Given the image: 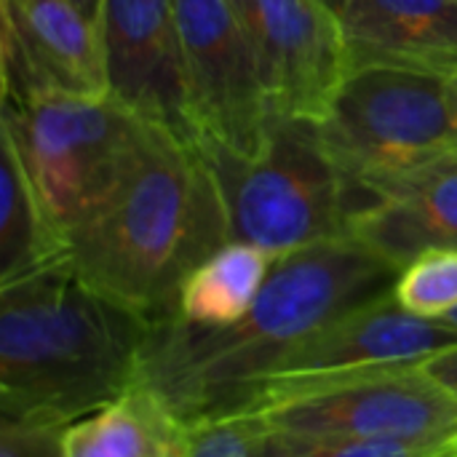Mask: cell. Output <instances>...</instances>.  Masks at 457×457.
Segmentation results:
<instances>
[{
	"instance_id": "2e32d148",
	"label": "cell",
	"mask_w": 457,
	"mask_h": 457,
	"mask_svg": "<svg viewBox=\"0 0 457 457\" xmlns=\"http://www.w3.org/2000/svg\"><path fill=\"white\" fill-rule=\"evenodd\" d=\"M0 287L67 260V238L48 217L13 145L0 134Z\"/></svg>"
},
{
	"instance_id": "7402d4cb",
	"label": "cell",
	"mask_w": 457,
	"mask_h": 457,
	"mask_svg": "<svg viewBox=\"0 0 457 457\" xmlns=\"http://www.w3.org/2000/svg\"><path fill=\"white\" fill-rule=\"evenodd\" d=\"M420 367L457 399V345L447 348V351H439L436 356L426 359Z\"/></svg>"
},
{
	"instance_id": "5b68a950",
	"label": "cell",
	"mask_w": 457,
	"mask_h": 457,
	"mask_svg": "<svg viewBox=\"0 0 457 457\" xmlns=\"http://www.w3.org/2000/svg\"><path fill=\"white\" fill-rule=\"evenodd\" d=\"M316 123L353 217L388 185L455 153L450 80L431 72L353 67Z\"/></svg>"
},
{
	"instance_id": "d4e9b609",
	"label": "cell",
	"mask_w": 457,
	"mask_h": 457,
	"mask_svg": "<svg viewBox=\"0 0 457 457\" xmlns=\"http://www.w3.org/2000/svg\"><path fill=\"white\" fill-rule=\"evenodd\" d=\"M75 5L94 21L96 19V11H99V0H75Z\"/></svg>"
},
{
	"instance_id": "484cf974",
	"label": "cell",
	"mask_w": 457,
	"mask_h": 457,
	"mask_svg": "<svg viewBox=\"0 0 457 457\" xmlns=\"http://www.w3.org/2000/svg\"><path fill=\"white\" fill-rule=\"evenodd\" d=\"M445 321H447L450 327H455V329H457V311H455V313H450V316H447Z\"/></svg>"
},
{
	"instance_id": "cb8c5ba5",
	"label": "cell",
	"mask_w": 457,
	"mask_h": 457,
	"mask_svg": "<svg viewBox=\"0 0 457 457\" xmlns=\"http://www.w3.org/2000/svg\"><path fill=\"white\" fill-rule=\"evenodd\" d=\"M319 3H321L324 8H329L335 16H340V19H343V13H345V8H348V3H351V0H319Z\"/></svg>"
},
{
	"instance_id": "30bf717a",
	"label": "cell",
	"mask_w": 457,
	"mask_h": 457,
	"mask_svg": "<svg viewBox=\"0 0 457 457\" xmlns=\"http://www.w3.org/2000/svg\"><path fill=\"white\" fill-rule=\"evenodd\" d=\"M278 115L319 120L351 72L343 21L319 0H230Z\"/></svg>"
},
{
	"instance_id": "e0dca14e",
	"label": "cell",
	"mask_w": 457,
	"mask_h": 457,
	"mask_svg": "<svg viewBox=\"0 0 457 457\" xmlns=\"http://www.w3.org/2000/svg\"><path fill=\"white\" fill-rule=\"evenodd\" d=\"M273 260L252 244L228 241L182 284L177 319L190 327H228L238 321L265 287Z\"/></svg>"
},
{
	"instance_id": "52a82bcc",
	"label": "cell",
	"mask_w": 457,
	"mask_h": 457,
	"mask_svg": "<svg viewBox=\"0 0 457 457\" xmlns=\"http://www.w3.org/2000/svg\"><path fill=\"white\" fill-rule=\"evenodd\" d=\"M233 412L257 428L375 442H453L457 399L420 364L254 388Z\"/></svg>"
},
{
	"instance_id": "4fadbf2b",
	"label": "cell",
	"mask_w": 457,
	"mask_h": 457,
	"mask_svg": "<svg viewBox=\"0 0 457 457\" xmlns=\"http://www.w3.org/2000/svg\"><path fill=\"white\" fill-rule=\"evenodd\" d=\"M340 21L351 70L457 72V0H351Z\"/></svg>"
},
{
	"instance_id": "7a4b0ae2",
	"label": "cell",
	"mask_w": 457,
	"mask_h": 457,
	"mask_svg": "<svg viewBox=\"0 0 457 457\" xmlns=\"http://www.w3.org/2000/svg\"><path fill=\"white\" fill-rule=\"evenodd\" d=\"M230 241L220 187L198 142L145 123L110 198L67 236V265L107 300L153 324L177 313L187 276Z\"/></svg>"
},
{
	"instance_id": "9c48e42d",
	"label": "cell",
	"mask_w": 457,
	"mask_h": 457,
	"mask_svg": "<svg viewBox=\"0 0 457 457\" xmlns=\"http://www.w3.org/2000/svg\"><path fill=\"white\" fill-rule=\"evenodd\" d=\"M94 24L107 96L139 120L195 145L177 0H99Z\"/></svg>"
},
{
	"instance_id": "3957f363",
	"label": "cell",
	"mask_w": 457,
	"mask_h": 457,
	"mask_svg": "<svg viewBox=\"0 0 457 457\" xmlns=\"http://www.w3.org/2000/svg\"><path fill=\"white\" fill-rule=\"evenodd\" d=\"M153 321L67 262L0 287V418L67 428L139 383Z\"/></svg>"
},
{
	"instance_id": "5bb4252c",
	"label": "cell",
	"mask_w": 457,
	"mask_h": 457,
	"mask_svg": "<svg viewBox=\"0 0 457 457\" xmlns=\"http://www.w3.org/2000/svg\"><path fill=\"white\" fill-rule=\"evenodd\" d=\"M351 236L404 268L431 249H457V153L380 190Z\"/></svg>"
},
{
	"instance_id": "277c9868",
	"label": "cell",
	"mask_w": 457,
	"mask_h": 457,
	"mask_svg": "<svg viewBox=\"0 0 457 457\" xmlns=\"http://www.w3.org/2000/svg\"><path fill=\"white\" fill-rule=\"evenodd\" d=\"M198 150L220 187L230 241L281 257L351 236L353 195L313 118L273 112L249 155L212 139H198Z\"/></svg>"
},
{
	"instance_id": "8992f818",
	"label": "cell",
	"mask_w": 457,
	"mask_h": 457,
	"mask_svg": "<svg viewBox=\"0 0 457 457\" xmlns=\"http://www.w3.org/2000/svg\"><path fill=\"white\" fill-rule=\"evenodd\" d=\"M142 131L145 120L112 96L51 94L27 107L3 104L0 120V134L64 238L120 185Z\"/></svg>"
},
{
	"instance_id": "6da1fadb",
	"label": "cell",
	"mask_w": 457,
	"mask_h": 457,
	"mask_svg": "<svg viewBox=\"0 0 457 457\" xmlns=\"http://www.w3.org/2000/svg\"><path fill=\"white\" fill-rule=\"evenodd\" d=\"M402 268L353 236L273 260L252 308L228 327L153 324L139 383L187 423L238 407L276 359L335 319L394 295Z\"/></svg>"
},
{
	"instance_id": "ac0fdd59",
	"label": "cell",
	"mask_w": 457,
	"mask_h": 457,
	"mask_svg": "<svg viewBox=\"0 0 457 457\" xmlns=\"http://www.w3.org/2000/svg\"><path fill=\"white\" fill-rule=\"evenodd\" d=\"M254 457H457V439L412 445L375 439H329L257 428Z\"/></svg>"
},
{
	"instance_id": "8fae6325",
	"label": "cell",
	"mask_w": 457,
	"mask_h": 457,
	"mask_svg": "<svg viewBox=\"0 0 457 457\" xmlns=\"http://www.w3.org/2000/svg\"><path fill=\"white\" fill-rule=\"evenodd\" d=\"M3 104L51 94L107 96L96 24L75 0H0Z\"/></svg>"
},
{
	"instance_id": "ffe728a7",
	"label": "cell",
	"mask_w": 457,
	"mask_h": 457,
	"mask_svg": "<svg viewBox=\"0 0 457 457\" xmlns=\"http://www.w3.org/2000/svg\"><path fill=\"white\" fill-rule=\"evenodd\" d=\"M257 426L244 412H220L187 420L177 457H254Z\"/></svg>"
},
{
	"instance_id": "d6986e66",
	"label": "cell",
	"mask_w": 457,
	"mask_h": 457,
	"mask_svg": "<svg viewBox=\"0 0 457 457\" xmlns=\"http://www.w3.org/2000/svg\"><path fill=\"white\" fill-rule=\"evenodd\" d=\"M396 303L423 319L445 321L457 311V249H431L407 262L394 287Z\"/></svg>"
},
{
	"instance_id": "44dd1931",
	"label": "cell",
	"mask_w": 457,
	"mask_h": 457,
	"mask_svg": "<svg viewBox=\"0 0 457 457\" xmlns=\"http://www.w3.org/2000/svg\"><path fill=\"white\" fill-rule=\"evenodd\" d=\"M64 428L0 418V457H62Z\"/></svg>"
},
{
	"instance_id": "7c38bea8",
	"label": "cell",
	"mask_w": 457,
	"mask_h": 457,
	"mask_svg": "<svg viewBox=\"0 0 457 457\" xmlns=\"http://www.w3.org/2000/svg\"><path fill=\"white\" fill-rule=\"evenodd\" d=\"M453 345H457L455 327L415 316L388 295L295 343L276 359L265 378L244 394V399L254 388L270 383L319 380L383 367H415Z\"/></svg>"
},
{
	"instance_id": "603a6c76",
	"label": "cell",
	"mask_w": 457,
	"mask_h": 457,
	"mask_svg": "<svg viewBox=\"0 0 457 457\" xmlns=\"http://www.w3.org/2000/svg\"><path fill=\"white\" fill-rule=\"evenodd\" d=\"M447 80H450V102H453V120H455V145H453V150L457 153V72Z\"/></svg>"
},
{
	"instance_id": "ba28073f",
	"label": "cell",
	"mask_w": 457,
	"mask_h": 457,
	"mask_svg": "<svg viewBox=\"0 0 457 457\" xmlns=\"http://www.w3.org/2000/svg\"><path fill=\"white\" fill-rule=\"evenodd\" d=\"M190 120L198 139L254 153L273 115L252 43L230 0H177Z\"/></svg>"
},
{
	"instance_id": "9a60e30c",
	"label": "cell",
	"mask_w": 457,
	"mask_h": 457,
	"mask_svg": "<svg viewBox=\"0 0 457 457\" xmlns=\"http://www.w3.org/2000/svg\"><path fill=\"white\" fill-rule=\"evenodd\" d=\"M185 423L147 386L64 428L62 457H177Z\"/></svg>"
}]
</instances>
